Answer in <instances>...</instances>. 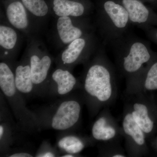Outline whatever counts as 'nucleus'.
I'll return each instance as SVG.
<instances>
[{"mask_svg": "<svg viewBox=\"0 0 157 157\" xmlns=\"http://www.w3.org/2000/svg\"><path fill=\"white\" fill-rule=\"evenodd\" d=\"M94 140L101 142L120 141L124 138L121 127L111 114L109 107L102 109L91 129Z\"/></svg>", "mask_w": 157, "mask_h": 157, "instance_id": "nucleus-6", "label": "nucleus"}, {"mask_svg": "<svg viewBox=\"0 0 157 157\" xmlns=\"http://www.w3.org/2000/svg\"><path fill=\"white\" fill-rule=\"evenodd\" d=\"M57 29L60 39L64 44H70L84 36L83 28L73 25L70 17H60L57 22Z\"/></svg>", "mask_w": 157, "mask_h": 157, "instance_id": "nucleus-11", "label": "nucleus"}, {"mask_svg": "<svg viewBox=\"0 0 157 157\" xmlns=\"http://www.w3.org/2000/svg\"><path fill=\"white\" fill-rule=\"evenodd\" d=\"M128 12L130 22L138 28L147 26L153 21L154 15L140 0H120Z\"/></svg>", "mask_w": 157, "mask_h": 157, "instance_id": "nucleus-8", "label": "nucleus"}, {"mask_svg": "<svg viewBox=\"0 0 157 157\" xmlns=\"http://www.w3.org/2000/svg\"><path fill=\"white\" fill-rule=\"evenodd\" d=\"M82 105L78 100L64 101L60 104L52 119V128L64 131L76 125L81 116Z\"/></svg>", "mask_w": 157, "mask_h": 157, "instance_id": "nucleus-7", "label": "nucleus"}, {"mask_svg": "<svg viewBox=\"0 0 157 157\" xmlns=\"http://www.w3.org/2000/svg\"><path fill=\"white\" fill-rule=\"evenodd\" d=\"M25 9L20 1L12 2L7 7V17L9 22L15 28L24 29L27 27L28 19Z\"/></svg>", "mask_w": 157, "mask_h": 157, "instance_id": "nucleus-14", "label": "nucleus"}, {"mask_svg": "<svg viewBox=\"0 0 157 157\" xmlns=\"http://www.w3.org/2000/svg\"><path fill=\"white\" fill-rule=\"evenodd\" d=\"M121 128L128 157H140L148 152L146 135L133 118L126 106L124 105Z\"/></svg>", "mask_w": 157, "mask_h": 157, "instance_id": "nucleus-5", "label": "nucleus"}, {"mask_svg": "<svg viewBox=\"0 0 157 157\" xmlns=\"http://www.w3.org/2000/svg\"><path fill=\"white\" fill-rule=\"evenodd\" d=\"M140 29L145 31L148 34V36L152 37V38H154L157 41V30L155 31L150 30V29L147 26L143 27L140 28Z\"/></svg>", "mask_w": 157, "mask_h": 157, "instance_id": "nucleus-22", "label": "nucleus"}, {"mask_svg": "<svg viewBox=\"0 0 157 157\" xmlns=\"http://www.w3.org/2000/svg\"><path fill=\"white\" fill-rule=\"evenodd\" d=\"M157 90V61L149 63L140 76L124 94L136 93L147 94Z\"/></svg>", "mask_w": 157, "mask_h": 157, "instance_id": "nucleus-9", "label": "nucleus"}, {"mask_svg": "<svg viewBox=\"0 0 157 157\" xmlns=\"http://www.w3.org/2000/svg\"><path fill=\"white\" fill-rule=\"evenodd\" d=\"M92 44L91 39L86 36L74 40L62 55V61L64 64H72L86 57Z\"/></svg>", "mask_w": 157, "mask_h": 157, "instance_id": "nucleus-10", "label": "nucleus"}, {"mask_svg": "<svg viewBox=\"0 0 157 157\" xmlns=\"http://www.w3.org/2000/svg\"><path fill=\"white\" fill-rule=\"evenodd\" d=\"M17 41L16 32L10 27L1 25L0 26V45L7 50L13 49Z\"/></svg>", "mask_w": 157, "mask_h": 157, "instance_id": "nucleus-20", "label": "nucleus"}, {"mask_svg": "<svg viewBox=\"0 0 157 157\" xmlns=\"http://www.w3.org/2000/svg\"><path fill=\"white\" fill-rule=\"evenodd\" d=\"M99 155L105 157H126L125 149L121 145L120 141L101 142L99 146Z\"/></svg>", "mask_w": 157, "mask_h": 157, "instance_id": "nucleus-19", "label": "nucleus"}, {"mask_svg": "<svg viewBox=\"0 0 157 157\" xmlns=\"http://www.w3.org/2000/svg\"><path fill=\"white\" fill-rule=\"evenodd\" d=\"M53 10L59 17H78L84 15L87 8L83 3L71 0H54Z\"/></svg>", "mask_w": 157, "mask_h": 157, "instance_id": "nucleus-12", "label": "nucleus"}, {"mask_svg": "<svg viewBox=\"0 0 157 157\" xmlns=\"http://www.w3.org/2000/svg\"><path fill=\"white\" fill-rule=\"evenodd\" d=\"M55 155L52 152L47 151L45 152L42 153V154L39 155L37 157H53L55 156Z\"/></svg>", "mask_w": 157, "mask_h": 157, "instance_id": "nucleus-24", "label": "nucleus"}, {"mask_svg": "<svg viewBox=\"0 0 157 157\" xmlns=\"http://www.w3.org/2000/svg\"><path fill=\"white\" fill-rule=\"evenodd\" d=\"M87 140L84 138L74 135H69L59 140L58 146L68 153L76 155L84 149Z\"/></svg>", "mask_w": 157, "mask_h": 157, "instance_id": "nucleus-18", "label": "nucleus"}, {"mask_svg": "<svg viewBox=\"0 0 157 157\" xmlns=\"http://www.w3.org/2000/svg\"><path fill=\"white\" fill-rule=\"evenodd\" d=\"M4 127L2 124L0 125V139H2L3 137V134H4Z\"/></svg>", "mask_w": 157, "mask_h": 157, "instance_id": "nucleus-25", "label": "nucleus"}, {"mask_svg": "<svg viewBox=\"0 0 157 157\" xmlns=\"http://www.w3.org/2000/svg\"><path fill=\"white\" fill-rule=\"evenodd\" d=\"M26 9L37 17H43L48 12V7L45 0H21Z\"/></svg>", "mask_w": 157, "mask_h": 157, "instance_id": "nucleus-21", "label": "nucleus"}, {"mask_svg": "<svg viewBox=\"0 0 157 157\" xmlns=\"http://www.w3.org/2000/svg\"><path fill=\"white\" fill-rule=\"evenodd\" d=\"M30 63L32 79L34 85L41 84L47 77L52 64L51 59L48 56L40 58L33 55L31 57Z\"/></svg>", "mask_w": 157, "mask_h": 157, "instance_id": "nucleus-13", "label": "nucleus"}, {"mask_svg": "<svg viewBox=\"0 0 157 157\" xmlns=\"http://www.w3.org/2000/svg\"><path fill=\"white\" fill-rule=\"evenodd\" d=\"M0 88L3 94L11 98L16 94L15 77L11 69L6 63H0Z\"/></svg>", "mask_w": 157, "mask_h": 157, "instance_id": "nucleus-17", "label": "nucleus"}, {"mask_svg": "<svg viewBox=\"0 0 157 157\" xmlns=\"http://www.w3.org/2000/svg\"></svg>", "mask_w": 157, "mask_h": 157, "instance_id": "nucleus-28", "label": "nucleus"}, {"mask_svg": "<svg viewBox=\"0 0 157 157\" xmlns=\"http://www.w3.org/2000/svg\"><path fill=\"white\" fill-rule=\"evenodd\" d=\"M140 1H142V0H140ZM146 1H155V0H146Z\"/></svg>", "mask_w": 157, "mask_h": 157, "instance_id": "nucleus-27", "label": "nucleus"}, {"mask_svg": "<svg viewBox=\"0 0 157 157\" xmlns=\"http://www.w3.org/2000/svg\"><path fill=\"white\" fill-rule=\"evenodd\" d=\"M63 157H73L74 156H73V155L71 154L68 153V154L64 155L63 156H62Z\"/></svg>", "mask_w": 157, "mask_h": 157, "instance_id": "nucleus-26", "label": "nucleus"}, {"mask_svg": "<svg viewBox=\"0 0 157 157\" xmlns=\"http://www.w3.org/2000/svg\"><path fill=\"white\" fill-rule=\"evenodd\" d=\"M15 82L18 92L24 94H29L33 89L30 65H19L15 70Z\"/></svg>", "mask_w": 157, "mask_h": 157, "instance_id": "nucleus-16", "label": "nucleus"}, {"mask_svg": "<svg viewBox=\"0 0 157 157\" xmlns=\"http://www.w3.org/2000/svg\"><path fill=\"white\" fill-rule=\"evenodd\" d=\"M10 157H33L29 154L27 153L20 152L14 154L9 156Z\"/></svg>", "mask_w": 157, "mask_h": 157, "instance_id": "nucleus-23", "label": "nucleus"}, {"mask_svg": "<svg viewBox=\"0 0 157 157\" xmlns=\"http://www.w3.org/2000/svg\"><path fill=\"white\" fill-rule=\"evenodd\" d=\"M52 78L57 85L58 93L61 95L70 93L77 84L76 78L67 70L57 69L53 72Z\"/></svg>", "mask_w": 157, "mask_h": 157, "instance_id": "nucleus-15", "label": "nucleus"}, {"mask_svg": "<svg viewBox=\"0 0 157 157\" xmlns=\"http://www.w3.org/2000/svg\"><path fill=\"white\" fill-rule=\"evenodd\" d=\"M109 45L114 53L116 69L125 78L127 90L151 61L152 54L146 42L128 32Z\"/></svg>", "mask_w": 157, "mask_h": 157, "instance_id": "nucleus-2", "label": "nucleus"}, {"mask_svg": "<svg viewBox=\"0 0 157 157\" xmlns=\"http://www.w3.org/2000/svg\"><path fill=\"white\" fill-rule=\"evenodd\" d=\"M98 16L101 33L107 44L128 33L131 24L126 9L121 2L117 0L103 1Z\"/></svg>", "mask_w": 157, "mask_h": 157, "instance_id": "nucleus-3", "label": "nucleus"}, {"mask_svg": "<svg viewBox=\"0 0 157 157\" xmlns=\"http://www.w3.org/2000/svg\"><path fill=\"white\" fill-rule=\"evenodd\" d=\"M124 105L128 108L137 124L142 129L147 138L150 137L155 128L154 109L146 94L136 93L124 94Z\"/></svg>", "mask_w": 157, "mask_h": 157, "instance_id": "nucleus-4", "label": "nucleus"}, {"mask_svg": "<svg viewBox=\"0 0 157 157\" xmlns=\"http://www.w3.org/2000/svg\"><path fill=\"white\" fill-rule=\"evenodd\" d=\"M116 70L103 49L88 66L82 86L93 115L109 107L116 101L118 94Z\"/></svg>", "mask_w": 157, "mask_h": 157, "instance_id": "nucleus-1", "label": "nucleus"}]
</instances>
